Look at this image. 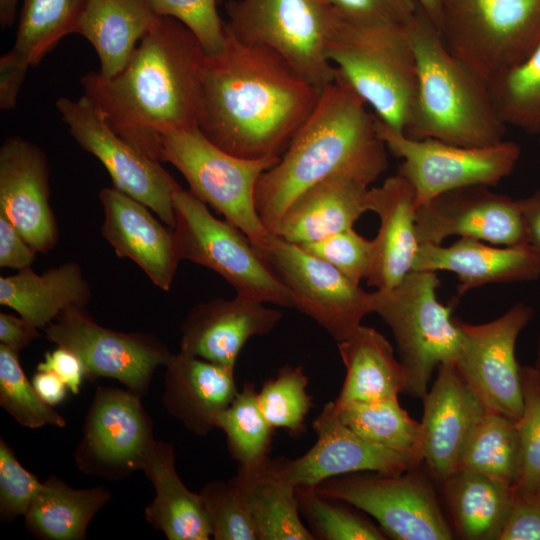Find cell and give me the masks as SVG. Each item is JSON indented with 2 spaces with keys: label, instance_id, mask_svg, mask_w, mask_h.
<instances>
[{
  "label": "cell",
  "instance_id": "b9f144b4",
  "mask_svg": "<svg viewBox=\"0 0 540 540\" xmlns=\"http://www.w3.org/2000/svg\"><path fill=\"white\" fill-rule=\"evenodd\" d=\"M0 405L20 425L64 427L65 419L37 393L19 362V352L0 344Z\"/></svg>",
  "mask_w": 540,
  "mask_h": 540
},
{
  "label": "cell",
  "instance_id": "f5cc1de1",
  "mask_svg": "<svg viewBox=\"0 0 540 540\" xmlns=\"http://www.w3.org/2000/svg\"><path fill=\"white\" fill-rule=\"evenodd\" d=\"M28 67L17 63L6 53L0 58V108L13 109Z\"/></svg>",
  "mask_w": 540,
  "mask_h": 540
},
{
  "label": "cell",
  "instance_id": "f6af8a7d",
  "mask_svg": "<svg viewBox=\"0 0 540 540\" xmlns=\"http://www.w3.org/2000/svg\"><path fill=\"white\" fill-rule=\"evenodd\" d=\"M300 246L309 253L329 262L359 283L362 279L368 280L377 265V249L374 239L364 238L353 228Z\"/></svg>",
  "mask_w": 540,
  "mask_h": 540
},
{
  "label": "cell",
  "instance_id": "6da1fadb",
  "mask_svg": "<svg viewBox=\"0 0 540 540\" xmlns=\"http://www.w3.org/2000/svg\"><path fill=\"white\" fill-rule=\"evenodd\" d=\"M224 27V48L206 56L198 128L234 156L281 157L321 90L275 52L242 43Z\"/></svg>",
  "mask_w": 540,
  "mask_h": 540
},
{
  "label": "cell",
  "instance_id": "1f68e13d",
  "mask_svg": "<svg viewBox=\"0 0 540 540\" xmlns=\"http://www.w3.org/2000/svg\"><path fill=\"white\" fill-rule=\"evenodd\" d=\"M338 351L346 375L336 402L379 400L404 392V368L389 341L376 329L360 325L338 342Z\"/></svg>",
  "mask_w": 540,
  "mask_h": 540
},
{
  "label": "cell",
  "instance_id": "cb8c5ba5",
  "mask_svg": "<svg viewBox=\"0 0 540 540\" xmlns=\"http://www.w3.org/2000/svg\"><path fill=\"white\" fill-rule=\"evenodd\" d=\"M412 271L457 275V294L491 283L532 281L540 277V254L529 245L494 246L460 237L449 246L420 244Z\"/></svg>",
  "mask_w": 540,
  "mask_h": 540
},
{
  "label": "cell",
  "instance_id": "e575fe53",
  "mask_svg": "<svg viewBox=\"0 0 540 540\" xmlns=\"http://www.w3.org/2000/svg\"><path fill=\"white\" fill-rule=\"evenodd\" d=\"M88 0H23L14 46L7 54L36 66L66 35L75 33Z\"/></svg>",
  "mask_w": 540,
  "mask_h": 540
},
{
  "label": "cell",
  "instance_id": "9f6ffc18",
  "mask_svg": "<svg viewBox=\"0 0 540 540\" xmlns=\"http://www.w3.org/2000/svg\"><path fill=\"white\" fill-rule=\"evenodd\" d=\"M32 384L39 396L51 406L62 402L68 390L58 376L48 371L38 370L32 378Z\"/></svg>",
  "mask_w": 540,
  "mask_h": 540
},
{
  "label": "cell",
  "instance_id": "6f0895ef",
  "mask_svg": "<svg viewBox=\"0 0 540 540\" xmlns=\"http://www.w3.org/2000/svg\"><path fill=\"white\" fill-rule=\"evenodd\" d=\"M422 10L428 15L432 20L434 25L439 30L441 24V14H442V0H416Z\"/></svg>",
  "mask_w": 540,
  "mask_h": 540
},
{
  "label": "cell",
  "instance_id": "4fadbf2b",
  "mask_svg": "<svg viewBox=\"0 0 540 540\" xmlns=\"http://www.w3.org/2000/svg\"><path fill=\"white\" fill-rule=\"evenodd\" d=\"M55 104L72 138L103 164L113 186L146 205L174 228L173 197L181 186L161 162L118 135L100 108L86 95L77 100L60 97Z\"/></svg>",
  "mask_w": 540,
  "mask_h": 540
},
{
  "label": "cell",
  "instance_id": "4dcf8cb0",
  "mask_svg": "<svg viewBox=\"0 0 540 540\" xmlns=\"http://www.w3.org/2000/svg\"><path fill=\"white\" fill-rule=\"evenodd\" d=\"M232 480L254 518L259 540L315 539L301 520L296 485L284 469L283 457L238 467Z\"/></svg>",
  "mask_w": 540,
  "mask_h": 540
},
{
  "label": "cell",
  "instance_id": "d4e9b609",
  "mask_svg": "<svg viewBox=\"0 0 540 540\" xmlns=\"http://www.w3.org/2000/svg\"><path fill=\"white\" fill-rule=\"evenodd\" d=\"M234 369L180 351L165 364L162 402L188 431L205 436L237 394Z\"/></svg>",
  "mask_w": 540,
  "mask_h": 540
},
{
  "label": "cell",
  "instance_id": "7dc6e473",
  "mask_svg": "<svg viewBox=\"0 0 540 540\" xmlns=\"http://www.w3.org/2000/svg\"><path fill=\"white\" fill-rule=\"evenodd\" d=\"M43 482L26 470L17 460L13 450L0 440V519L14 521L25 515Z\"/></svg>",
  "mask_w": 540,
  "mask_h": 540
},
{
  "label": "cell",
  "instance_id": "9c48e42d",
  "mask_svg": "<svg viewBox=\"0 0 540 540\" xmlns=\"http://www.w3.org/2000/svg\"><path fill=\"white\" fill-rule=\"evenodd\" d=\"M448 50L487 84L540 41V0H442Z\"/></svg>",
  "mask_w": 540,
  "mask_h": 540
},
{
  "label": "cell",
  "instance_id": "484cf974",
  "mask_svg": "<svg viewBox=\"0 0 540 540\" xmlns=\"http://www.w3.org/2000/svg\"><path fill=\"white\" fill-rule=\"evenodd\" d=\"M369 186L347 176H331L299 194L272 234L294 244L315 242L343 230L368 210Z\"/></svg>",
  "mask_w": 540,
  "mask_h": 540
},
{
  "label": "cell",
  "instance_id": "5bb4252c",
  "mask_svg": "<svg viewBox=\"0 0 540 540\" xmlns=\"http://www.w3.org/2000/svg\"><path fill=\"white\" fill-rule=\"evenodd\" d=\"M289 290L294 308L341 342L372 313V295L329 262L272 234L258 250Z\"/></svg>",
  "mask_w": 540,
  "mask_h": 540
},
{
  "label": "cell",
  "instance_id": "8d00e7d4",
  "mask_svg": "<svg viewBox=\"0 0 540 540\" xmlns=\"http://www.w3.org/2000/svg\"><path fill=\"white\" fill-rule=\"evenodd\" d=\"M519 461L516 422L499 413L486 411L464 446L458 470L476 472L514 486Z\"/></svg>",
  "mask_w": 540,
  "mask_h": 540
},
{
  "label": "cell",
  "instance_id": "bcb514c9",
  "mask_svg": "<svg viewBox=\"0 0 540 540\" xmlns=\"http://www.w3.org/2000/svg\"><path fill=\"white\" fill-rule=\"evenodd\" d=\"M160 17H172L197 37L207 55L225 46V21L217 10L216 0H147Z\"/></svg>",
  "mask_w": 540,
  "mask_h": 540
},
{
  "label": "cell",
  "instance_id": "11a10c76",
  "mask_svg": "<svg viewBox=\"0 0 540 540\" xmlns=\"http://www.w3.org/2000/svg\"><path fill=\"white\" fill-rule=\"evenodd\" d=\"M517 201L524 219L528 245L540 254V188Z\"/></svg>",
  "mask_w": 540,
  "mask_h": 540
},
{
  "label": "cell",
  "instance_id": "7c38bea8",
  "mask_svg": "<svg viewBox=\"0 0 540 540\" xmlns=\"http://www.w3.org/2000/svg\"><path fill=\"white\" fill-rule=\"evenodd\" d=\"M375 118L387 149L402 159L397 173L412 184L417 207L457 188L496 186L512 173L520 158L521 149L512 141L463 147L435 139H413Z\"/></svg>",
  "mask_w": 540,
  "mask_h": 540
},
{
  "label": "cell",
  "instance_id": "d6a6232c",
  "mask_svg": "<svg viewBox=\"0 0 540 540\" xmlns=\"http://www.w3.org/2000/svg\"><path fill=\"white\" fill-rule=\"evenodd\" d=\"M441 485L459 538L498 540L514 501L513 486L467 470Z\"/></svg>",
  "mask_w": 540,
  "mask_h": 540
},
{
  "label": "cell",
  "instance_id": "680465c9",
  "mask_svg": "<svg viewBox=\"0 0 540 540\" xmlns=\"http://www.w3.org/2000/svg\"><path fill=\"white\" fill-rule=\"evenodd\" d=\"M19 1L0 0V24L2 28H7L14 22Z\"/></svg>",
  "mask_w": 540,
  "mask_h": 540
},
{
  "label": "cell",
  "instance_id": "4316f807",
  "mask_svg": "<svg viewBox=\"0 0 540 540\" xmlns=\"http://www.w3.org/2000/svg\"><path fill=\"white\" fill-rule=\"evenodd\" d=\"M416 193L403 176H390L380 185L369 188L368 210L380 219L374 238L377 265L368 284L389 289L399 284L413 269L419 248L416 236Z\"/></svg>",
  "mask_w": 540,
  "mask_h": 540
},
{
  "label": "cell",
  "instance_id": "60d3db41",
  "mask_svg": "<svg viewBox=\"0 0 540 540\" xmlns=\"http://www.w3.org/2000/svg\"><path fill=\"white\" fill-rule=\"evenodd\" d=\"M307 386L308 377L302 366L285 365L264 382L257 392L258 403L274 429H285L292 436L305 432V418L313 406Z\"/></svg>",
  "mask_w": 540,
  "mask_h": 540
},
{
  "label": "cell",
  "instance_id": "8992f818",
  "mask_svg": "<svg viewBox=\"0 0 540 540\" xmlns=\"http://www.w3.org/2000/svg\"><path fill=\"white\" fill-rule=\"evenodd\" d=\"M436 272L411 271L396 286L372 292V313L392 331L404 368V392L422 399L435 369L455 361L462 343L452 307L436 295Z\"/></svg>",
  "mask_w": 540,
  "mask_h": 540
},
{
  "label": "cell",
  "instance_id": "277c9868",
  "mask_svg": "<svg viewBox=\"0 0 540 540\" xmlns=\"http://www.w3.org/2000/svg\"><path fill=\"white\" fill-rule=\"evenodd\" d=\"M407 29L417 61V89L404 134L463 147L503 141L508 126L488 84L448 50L420 6Z\"/></svg>",
  "mask_w": 540,
  "mask_h": 540
},
{
  "label": "cell",
  "instance_id": "d590c367",
  "mask_svg": "<svg viewBox=\"0 0 540 540\" xmlns=\"http://www.w3.org/2000/svg\"><path fill=\"white\" fill-rule=\"evenodd\" d=\"M341 421L365 440L394 450L420 455V422L410 417L398 396L338 403Z\"/></svg>",
  "mask_w": 540,
  "mask_h": 540
},
{
  "label": "cell",
  "instance_id": "603a6c76",
  "mask_svg": "<svg viewBox=\"0 0 540 540\" xmlns=\"http://www.w3.org/2000/svg\"><path fill=\"white\" fill-rule=\"evenodd\" d=\"M236 295L196 304L181 325L180 351L234 369L248 339L269 333L282 312Z\"/></svg>",
  "mask_w": 540,
  "mask_h": 540
},
{
  "label": "cell",
  "instance_id": "5b68a950",
  "mask_svg": "<svg viewBox=\"0 0 540 540\" xmlns=\"http://www.w3.org/2000/svg\"><path fill=\"white\" fill-rule=\"evenodd\" d=\"M327 56L380 121L405 132L417 89V61L407 24L361 25L341 19Z\"/></svg>",
  "mask_w": 540,
  "mask_h": 540
},
{
  "label": "cell",
  "instance_id": "c3c4849f",
  "mask_svg": "<svg viewBox=\"0 0 540 540\" xmlns=\"http://www.w3.org/2000/svg\"><path fill=\"white\" fill-rule=\"evenodd\" d=\"M340 18L361 25L407 24L419 8L416 0H329Z\"/></svg>",
  "mask_w": 540,
  "mask_h": 540
},
{
  "label": "cell",
  "instance_id": "2e32d148",
  "mask_svg": "<svg viewBox=\"0 0 540 540\" xmlns=\"http://www.w3.org/2000/svg\"><path fill=\"white\" fill-rule=\"evenodd\" d=\"M532 314L529 305L519 302L487 323L470 324L456 318L462 343L455 363L462 378L487 411L515 422L524 409L515 346Z\"/></svg>",
  "mask_w": 540,
  "mask_h": 540
},
{
  "label": "cell",
  "instance_id": "f1b7e54d",
  "mask_svg": "<svg viewBox=\"0 0 540 540\" xmlns=\"http://www.w3.org/2000/svg\"><path fill=\"white\" fill-rule=\"evenodd\" d=\"M92 298L89 282L77 262L69 261L42 274L31 266L0 277V304L44 330L62 312L85 308Z\"/></svg>",
  "mask_w": 540,
  "mask_h": 540
},
{
  "label": "cell",
  "instance_id": "52a82bcc",
  "mask_svg": "<svg viewBox=\"0 0 540 540\" xmlns=\"http://www.w3.org/2000/svg\"><path fill=\"white\" fill-rule=\"evenodd\" d=\"M225 10L240 42L270 49L320 90L336 78L327 46L341 18L329 0H228Z\"/></svg>",
  "mask_w": 540,
  "mask_h": 540
},
{
  "label": "cell",
  "instance_id": "e0dca14e",
  "mask_svg": "<svg viewBox=\"0 0 540 540\" xmlns=\"http://www.w3.org/2000/svg\"><path fill=\"white\" fill-rule=\"evenodd\" d=\"M154 441L153 422L140 396L128 389L98 386L75 462L85 474L118 480L141 470Z\"/></svg>",
  "mask_w": 540,
  "mask_h": 540
},
{
  "label": "cell",
  "instance_id": "ffe728a7",
  "mask_svg": "<svg viewBox=\"0 0 540 540\" xmlns=\"http://www.w3.org/2000/svg\"><path fill=\"white\" fill-rule=\"evenodd\" d=\"M49 197L44 151L22 137L7 138L0 147V214L38 253L52 250L59 236Z\"/></svg>",
  "mask_w": 540,
  "mask_h": 540
},
{
  "label": "cell",
  "instance_id": "83f0119b",
  "mask_svg": "<svg viewBox=\"0 0 540 540\" xmlns=\"http://www.w3.org/2000/svg\"><path fill=\"white\" fill-rule=\"evenodd\" d=\"M141 470L155 491L152 502L145 508L147 522L169 540H208L212 537L203 497L190 491L178 476L171 444L155 440Z\"/></svg>",
  "mask_w": 540,
  "mask_h": 540
},
{
  "label": "cell",
  "instance_id": "836d02e7",
  "mask_svg": "<svg viewBox=\"0 0 540 540\" xmlns=\"http://www.w3.org/2000/svg\"><path fill=\"white\" fill-rule=\"evenodd\" d=\"M111 497L103 486L75 489L51 476L24 515L25 527L43 540H83L89 523Z\"/></svg>",
  "mask_w": 540,
  "mask_h": 540
},
{
  "label": "cell",
  "instance_id": "8fae6325",
  "mask_svg": "<svg viewBox=\"0 0 540 540\" xmlns=\"http://www.w3.org/2000/svg\"><path fill=\"white\" fill-rule=\"evenodd\" d=\"M315 488L372 516L389 538H454L431 483L418 468L400 474L350 473L326 479Z\"/></svg>",
  "mask_w": 540,
  "mask_h": 540
},
{
  "label": "cell",
  "instance_id": "7402d4cb",
  "mask_svg": "<svg viewBox=\"0 0 540 540\" xmlns=\"http://www.w3.org/2000/svg\"><path fill=\"white\" fill-rule=\"evenodd\" d=\"M99 199L101 233L117 256L135 262L155 286L168 291L182 260L175 229L114 186L101 189Z\"/></svg>",
  "mask_w": 540,
  "mask_h": 540
},
{
  "label": "cell",
  "instance_id": "d6986e66",
  "mask_svg": "<svg viewBox=\"0 0 540 540\" xmlns=\"http://www.w3.org/2000/svg\"><path fill=\"white\" fill-rule=\"evenodd\" d=\"M315 444L302 456L283 457V466L296 485L316 486L322 481L350 473L400 474L418 468L420 455L387 448L365 440L339 418L334 400L313 421Z\"/></svg>",
  "mask_w": 540,
  "mask_h": 540
},
{
  "label": "cell",
  "instance_id": "9a60e30c",
  "mask_svg": "<svg viewBox=\"0 0 540 540\" xmlns=\"http://www.w3.org/2000/svg\"><path fill=\"white\" fill-rule=\"evenodd\" d=\"M44 333L80 358L89 381L112 378L140 397L148 393L154 371L165 366L172 354L157 336L105 328L85 308L62 312Z\"/></svg>",
  "mask_w": 540,
  "mask_h": 540
},
{
  "label": "cell",
  "instance_id": "74e56055",
  "mask_svg": "<svg viewBox=\"0 0 540 540\" xmlns=\"http://www.w3.org/2000/svg\"><path fill=\"white\" fill-rule=\"evenodd\" d=\"M216 426L225 433L228 451L238 467H254L269 458L274 428L259 407L253 383L243 384Z\"/></svg>",
  "mask_w": 540,
  "mask_h": 540
},
{
  "label": "cell",
  "instance_id": "30bf717a",
  "mask_svg": "<svg viewBox=\"0 0 540 540\" xmlns=\"http://www.w3.org/2000/svg\"><path fill=\"white\" fill-rule=\"evenodd\" d=\"M173 206L182 259L218 273L237 295L294 307L289 290L241 230L212 215L207 204L189 190L179 188Z\"/></svg>",
  "mask_w": 540,
  "mask_h": 540
},
{
  "label": "cell",
  "instance_id": "681fc988",
  "mask_svg": "<svg viewBox=\"0 0 540 540\" xmlns=\"http://www.w3.org/2000/svg\"><path fill=\"white\" fill-rule=\"evenodd\" d=\"M498 540H540V493L515 491Z\"/></svg>",
  "mask_w": 540,
  "mask_h": 540
},
{
  "label": "cell",
  "instance_id": "7a4b0ae2",
  "mask_svg": "<svg viewBox=\"0 0 540 540\" xmlns=\"http://www.w3.org/2000/svg\"><path fill=\"white\" fill-rule=\"evenodd\" d=\"M206 56L183 23L159 17L119 74L89 72L81 85L118 135L160 162L162 135L198 127Z\"/></svg>",
  "mask_w": 540,
  "mask_h": 540
},
{
  "label": "cell",
  "instance_id": "ac0fdd59",
  "mask_svg": "<svg viewBox=\"0 0 540 540\" xmlns=\"http://www.w3.org/2000/svg\"><path fill=\"white\" fill-rule=\"evenodd\" d=\"M415 228L419 244L440 245L455 235L498 246L528 245L517 199L488 186H467L437 195L417 207Z\"/></svg>",
  "mask_w": 540,
  "mask_h": 540
},
{
  "label": "cell",
  "instance_id": "7bdbcfd3",
  "mask_svg": "<svg viewBox=\"0 0 540 540\" xmlns=\"http://www.w3.org/2000/svg\"><path fill=\"white\" fill-rule=\"evenodd\" d=\"M524 409L516 422L520 461L514 483L519 493H540V377L534 367H521Z\"/></svg>",
  "mask_w": 540,
  "mask_h": 540
},
{
  "label": "cell",
  "instance_id": "44dd1931",
  "mask_svg": "<svg viewBox=\"0 0 540 540\" xmlns=\"http://www.w3.org/2000/svg\"><path fill=\"white\" fill-rule=\"evenodd\" d=\"M422 400L423 462L432 478L442 484L458 471L464 446L487 410L453 360L438 367L436 379Z\"/></svg>",
  "mask_w": 540,
  "mask_h": 540
},
{
  "label": "cell",
  "instance_id": "ee69618b",
  "mask_svg": "<svg viewBox=\"0 0 540 540\" xmlns=\"http://www.w3.org/2000/svg\"><path fill=\"white\" fill-rule=\"evenodd\" d=\"M203 497L215 540H259L254 518L232 480L207 483Z\"/></svg>",
  "mask_w": 540,
  "mask_h": 540
},
{
  "label": "cell",
  "instance_id": "ab89813d",
  "mask_svg": "<svg viewBox=\"0 0 540 540\" xmlns=\"http://www.w3.org/2000/svg\"><path fill=\"white\" fill-rule=\"evenodd\" d=\"M300 514L315 539L384 540L386 535L349 504L319 493L315 486H296Z\"/></svg>",
  "mask_w": 540,
  "mask_h": 540
},
{
  "label": "cell",
  "instance_id": "91938a15",
  "mask_svg": "<svg viewBox=\"0 0 540 540\" xmlns=\"http://www.w3.org/2000/svg\"><path fill=\"white\" fill-rule=\"evenodd\" d=\"M533 367L535 368V370L537 371L540 377V332H539V337L537 341L536 359H535V364Z\"/></svg>",
  "mask_w": 540,
  "mask_h": 540
},
{
  "label": "cell",
  "instance_id": "f35d334b",
  "mask_svg": "<svg viewBox=\"0 0 540 540\" xmlns=\"http://www.w3.org/2000/svg\"><path fill=\"white\" fill-rule=\"evenodd\" d=\"M488 87L507 126L540 134V41L525 59L497 76Z\"/></svg>",
  "mask_w": 540,
  "mask_h": 540
},
{
  "label": "cell",
  "instance_id": "f546056e",
  "mask_svg": "<svg viewBox=\"0 0 540 540\" xmlns=\"http://www.w3.org/2000/svg\"><path fill=\"white\" fill-rule=\"evenodd\" d=\"M159 17L147 0H88L75 33L95 49L99 74L111 78L126 67Z\"/></svg>",
  "mask_w": 540,
  "mask_h": 540
},
{
  "label": "cell",
  "instance_id": "f907efd6",
  "mask_svg": "<svg viewBox=\"0 0 540 540\" xmlns=\"http://www.w3.org/2000/svg\"><path fill=\"white\" fill-rule=\"evenodd\" d=\"M37 253L18 229L0 214V267L17 271L30 267Z\"/></svg>",
  "mask_w": 540,
  "mask_h": 540
},
{
  "label": "cell",
  "instance_id": "816d5d0a",
  "mask_svg": "<svg viewBox=\"0 0 540 540\" xmlns=\"http://www.w3.org/2000/svg\"><path fill=\"white\" fill-rule=\"evenodd\" d=\"M37 370L55 374L73 394L79 393L85 378V368L80 358L62 346H57L56 349L46 352L43 361L37 365Z\"/></svg>",
  "mask_w": 540,
  "mask_h": 540
},
{
  "label": "cell",
  "instance_id": "3957f363",
  "mask_svg": "<svg viewBox=\"0 0 540 540\" xmlns=\"http://www.w3.org/2000/svg\"><path fill=\"white\" fill-rule=\"evenodd\" d=\"M366 106L338 71L321 89L278 163L256 185V209L270 233L293 200L312 185L341 175L369 186L387 169L388 149Z\"/></svg>",
  "mask_w": 540,
  "mask_h": 540
},
{
  "label": "cell",
  "instance_id": "db71d44e",
  "mask_svg": "<svg viewBox=\"0 0 540 540\" xmlns=\"http://www.w3.org/2000/svg\"><path fill=\"white\" fill-rule=\"evenodd\" d=\"M38 337V329L22 317L0 313V344L20 352Z\"/></svg>",
  "mask_w": 540,
  "mask_h": 540
},
{
  "label": "cell",
  "instance_id": "ba28073f",
  "mask_svg": "<svg viewBox=\"0 0 540 540\" xmlns=\"http://www.w3.org/2000/svg\"><path fill=\"white\" fill-rule=\"evenodd\" d=\"M279 159L234 156L208 140L198 127L160 138V162L172 164L186 179L189 191L241 230L257 250L267 245L272 233L257 212L256 185Z\"/></svg>",
  "mask_w": 540,
  "mask_h": 540
}]
</instances>
